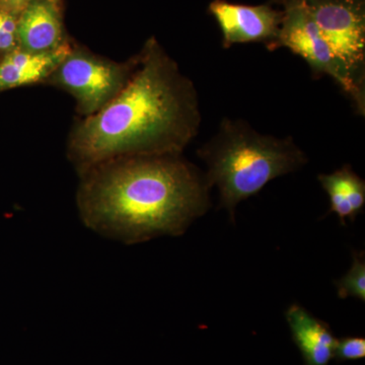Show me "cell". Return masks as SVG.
Here are the masks:
<instances>
[{
  "label": "cell",
  "instance_id": "1",
  "mask_svg": "<svg viewBox=\"0 0 365 365\" xmlns=\"http://www.w3.org/2000/svg\"><path fill=\"white\" fill-rule=\"evenodd\" d=\"M200 125L193 81L150 39L123 90L72 132L68 155L81 175L117 158L182 155Z\"/></svg>",
  "mask_w": 365,
  "mask_h": 365
},
{
  "label": "cell",
  "instance_id": "2",
  "mask_svg": "<svg viewBox=\"0 0 365 365\" xmlns=\"http://www.w3.org/2000/svg\"><path fill=\"white\" fill-rule=\"evenodd\" d=\"M210 189L182 155L123 158L83 173L76 200L86 227L134 245L184 235L210 208Z\"/></svg>",
  "mask_w": 365,
  "mask_h": 365
},
{
  "label": "cell",
  "instance_id": "3",
  "mask_svg": "<svg viewBox=\"0 0 365 365\" xmlns=\"http://www.w3.org/2000/svg\"><path fill=\"white\" fill-rule=\"evenodd\" d=\"M209 186L217 187L220 206L235 222V208L273 180L302 169L306 153L290 136L266 135L241 119L223 118L215 135L197 151Z\"/></svg>",
  "mask_w": 365,
  "mask_h": 365
},
{
  "label": "cell",
  "instance_id": "4",
  "mask_svg": "<svg viewBox=\"0 0 365 365\" xmlns=\"http://www.w3.org/2000/svg\"><path fill=\"white\" fill-rule=\"evenodd\" d=\"M319 33L365 103V0H304Z\"/></svg>",
  "mask_w": 365,
  "mask_h": 365
},
{
  "label": "cell",
  "instance_id": "5",
  "mask_svg": "<svg viewBox=\"0 0 365 365\" xmlns=\"http://www.w3.org/2000/svg\"><path fill=\"white\" fill-rule=\"evenodd\" d=\"M282 4L277 49L287 48L307 62L314 79L329 76L351 100L354 109L365 115V103L360 100L342 69L336 61L330 47L319 33L304 0H279Z\"/></svg>",
  "mask_w": 365,
  "mask_h": 365
},
{
  "label": "cell",
  "instance_id": "6",
  "mask_svg": "<svg viewBox=\"0 0 365 365\" xmlns=\"http://www.w3.org/2000/svg\"><path fill=\"white\" fill-rule=\"evenodd\" d=\"M117 64L81 51H71L51 74L52 83L71 93L81 114L91 116L120 93L135 68Z\"/></svg>",
  "mask_w": 365,
  "mask_h": 365
},
{
  "label": "cell",
  "instance_id": "7",
  "mask_svg": "<svg viewBox=\"0 0 365 365\" xmlns=\"http://www.w3.org/2000/svg\"><path fill=\"white\" fill-rule=\"evenodd\" d=\"M208 11L220 26L225 49L235 44L261 43L269 51L277 50L282 11L270 4L246 6L213 0Z\"/></svg>",
  "mask_w": 365,
  "mask_h": 365
},
{
  "label": "cell",
  "instance_id": "8",
  "mask_svg": "<svg viewBox=\"0 0 365 365\" xmlns=\"http://www.w3.org/2000/svg\"><path fill=\"white\" fill-rule=\"evenodd\" d=\"M19 47L26 51H54L63 45V30L53 0H33L18 16Z\"/></svg>",
  "mask_w": 365,
  "mask_h": 365
},
{
  "label": "cell",
  "instance_id": "9",
  "mask_svg": "<svg viewBox=\"0 0 365 365\" xmlns=\"http://www.w3.org/2000/svg\"><path fill=\"white\" fill-rule=\"evenodd\" d=\"M285 319L304 365L330 364L338 340L330 326L299 304L288 307Z\"/></svg>",
  "mask_w": 365,
  "mask_h": 365
},
{
  "label": "cell",
  "instance_id": "10",
  "mask_svg": "<svg viewBox=\"0 0 365 365\" xmlns=\"http://www.w3.org/2000/svg\"><path fill=\"white\" fill-rule=\"evenodd\" d=\"M71 50L63 44L54 51L33 53L16 48L0 61V91L38 83L51 76Z\"/></svg>",
  "mask_w": 365,
  "mask_h": 365
},
{
  "label": "cell",
  "instance_id": "11",
  "mask_svg": "<svg viewBox=\"0 0 365 365\" xmlns=\"http://www.w3.org/2000/svg\"><path fill=\"white\" fill-rule=\"evenodd\" d=\"M318 180L328 194L330 213H335L343 225L346 220L353 222L364 212L365 182L350 165H343L331 174L319 175Z\"/></svg>",
  "mask_w": 365,
  "mask_h": 365
},
{
  "label": "cell",
  "instance_id": "12",
  "mask_svg": "<svg viewBox=\"0 0 365 365\" xmlns=\"http://www.w3.org/2000/svg\"><path fill=\"white\" fill-rule=\"evenodd\" d=\"M352 265L344 277L336 281L338 297L341 299L354 297L365 302V254L353 252Z\"/></svg>",
  "mask_w": 365,
  "mask_h": 365
},
{
  "label": "cell",
  "instance_id": "13",
  "mask_svg": "<svg viewBox=\"0 0 365 365\" xmlns=\"http://www.w3.org/2000/svg\"><path fill=\"white\" fill-rule=\"evenodd\" d=\"M18 47V16L0 6V52L9 53Z\"/></svg>",
  "mask_w": 365,
  "mask_h": 365
},
{
  "label": "cell",
  "instance_id": "14",
  "mask_svg": "<svg viewBox=\"0 0 365 365\" xmlns=\"http://www.w3.org/2000/svg\"><path fill=\"white\" fill-rule=\"evenodd\" d=\"M365 357V339L362 337H344L337 340L334 359L337 361H355Z\"/></svg>",
  "mask_w": 365,
  "mask_h": 365
},
{
  "label": "cell",
  "instance_id": "15",
  "mask_svg": "<svg viewBox=\"0 0 365 365\" xmlns=\"http://www.w3.org/2000/svg\"><path fill=\"white\" fill-rule=\"evenodd\" d=\"M32 1L33 0H0V6L19 16Z\"/></svg>",
  "mask_w": 365,
  "mask_h": 365
}]
</instances>
